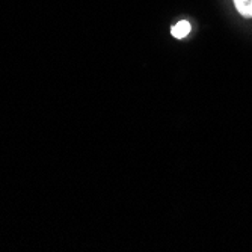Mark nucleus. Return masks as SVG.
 Wrapping results in <instances>:
<instances>
[{"label":"nucleus","instance_id":"nucleus-1","mask_svg":"<svg viewBox=\"0 0 252 252\" xmlns=\"http://www.w3.org/2000/svg\"><path fill=\"white\" fill-rule=\"evenodd\" d=\"M190 29H192L190 23L186 21V20H181V21L177 23L175 26L171 28V35H172L174 38H177V39H181V38H185V36L189 35Z\"/></svg>","mask_w":252,"mask_h":252},{"label":"nucleus","instance_id":"nucleus-2","mask_svg":"<svg viewBox=\"0 0 252 252\" xmlns=\"http://www.w3.org/2000/svg\"><path fill=\"white\" fill-rule=\"evenodd\" d=\"M237 12L246 18H252V0H234Z\"/></svg>","mask_w":252,"mask_h":252}]
</instances>
